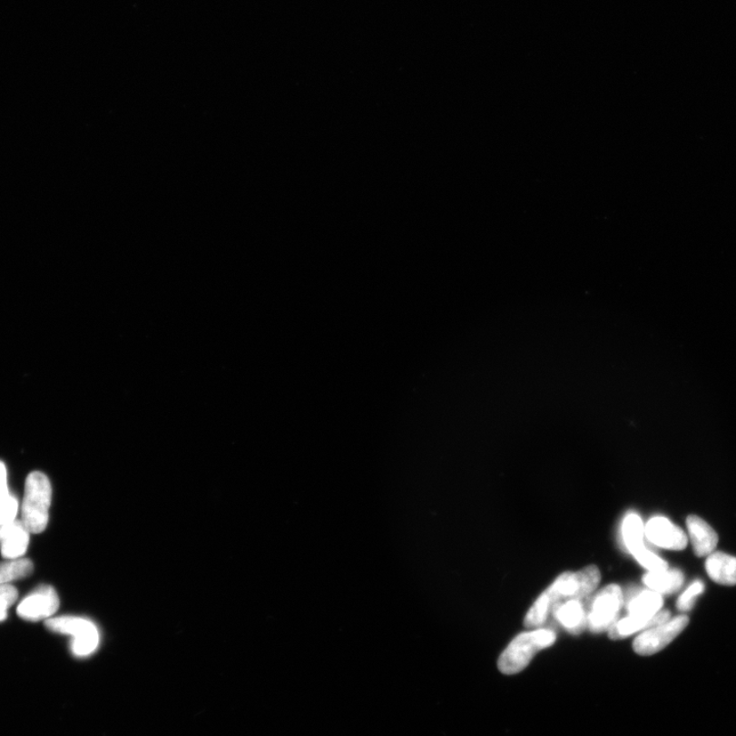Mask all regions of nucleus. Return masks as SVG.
Instances as JSON below:
<instances>
[{
    "label": "nucleus",
    "mask_w": 736,
    "mask_h": 736,
    "mask_svg": "<svg viewBox=\"0 0 736 736\" xmlns=\"http://www.w3.org/2000/svg\"><path fill=\"white\" fill-rule=\"evenodd\" d=\"M53 489L50 480L40 472L28 476L22 505V519L30 533H43L50 517Z\"/></svg>",
    "instance_id": "nucleus-2"
},
{
    "label": "nucleus",
    "mask_w": 736,
    "mask_h": 736,
    "mask_svg": "<svg viewBox=\"0 0 736 736\" xmlns=\"http://www.w3.org/2000/svg\"><path fill=\"white\" fill-rule=\"evenodd\" d=\"M686 525L695 554L702 557L715 552L718 535L706 521L698 515H692L687 517Z\"/></svg>",
    "instance_id": "nucleus-11"
},
{
    "label": "nucleus",
    "mask_w": 736,
    "mask_h": 736,
    "mask_svg": "<svg viewBox=\"0 0 736 736\" xmlns=\"http://www.w3.org/2000/svg\"><path fill=\"white\" fill-rule=\"evenodd\" d=\"M643 584L652 592L659 594H672L678 592L684 584V575L677 569H667L660 572H649L643 578Z\"/></svg>",
    "instance_id": "nucleus-15"
},
{
    "label": "nucleus",
    "mask_w": 736,
    "mask_h": 736,
    "mask_svg": "<svg viewBox=\"0 0 736 736\" xmlns=\"http://www.w3.org/2000/svg\"><path fill=\"white\" fill-rule=\"evenodd\" d=\"M689 623L690 618L686 614H681L660 625L646 629L634 639V652L641 656H652V654L664 650L682 633Z\"/></svg>",
    "instance_id": "nucleus-6"
},
{
    "label": "nucleus",
    "mask_w": 736,
    "mask_h": 736,
    "mask_svg": "<svg viewBox=\"0 0 736 736\" xmlns=\"http://www.w3.org/2000/svg\"><path fill=\"white\" fill-rule=\"evenodd\" d=\"M627 610L630 616L653 619L664 605L662 596L652 590L631 589L627 595Z\"/></svg>",
    "instance_id": "nucleus-12"
},
{
    "label": "nucleus",
    "mask_w": 736,
    "mask_h": 736,
    "mask_svg": "<svg viewBox=\"0 0 736 736\" xmlns=\"http://www.w3.org/2000/svg\"><path fill=\"white\" fill-rule=\"evenodd\" d=\"M30 534L21 520L0 525V552L5 560L20 559L26 554Z\"/></svg>",
    "instance_id": "nucleus-9"
},
{
    "label": "nucleus",
    "mask_w": 736,
    "mask_h": 736,
    "mask_svg": "<svg viewBox=\"0 0 736 736\" xmlns=\"http://www.w3.org/2000/svg\"><path fill=\"white\" fill-rule=\"evenodd\" d=\"M705 592V585L701 581H694L689 587L684 590V593L679 596L677 601V609L682 613H687L692 610L695 598Z\"/></svg>",
    "instance_id": "nucleus-19"
},
{
    "label": "nucleus",
    "mask_w": 736,
    "mask_h": 736,
    "mask_svg": "<svg viewBox=\"0 0 736 736\" xmlns=\"http://www.w3.org/2000/svg\"><path fill=\"white\" fill-rule=\"evenodd\" d=\"M18 600V590L12 585H0V611L7 612Z\"/></svg>",
    "instance_id": "nucleus-22"
},
{
    "label": "nucleus",
    "mask_w": 736,
    "mask_h": 736,
    "mask_svg": "<svg viewBox=\"0 0 736 736\" xmlns=\"http://www.w3.org/2000/svg\"><path fill=\"white\" fill-rule=\"evenodd\" d=\"M671 619V613L667 610L660 611L653 619H644L635 616H629L617 621L609 630V636L611 639H623L639 631L649 629L662 624Z\"/></svg>",
    "instance_id": "nucleus-14"
},
{
    "label": "nucleus",
    "mask_w": 736,
    "mask_h": 736,
    "mask_svg": "<svg viewBox=\"0 0 736 736\" xmlns=\"http://www.w3.org/2000/svg\"><path fill=\"white\" fill-rule=\"evenodd\" d=\"M555 641V633L548 629H536L517 635L501 654L498 668L505 675L520 673L537 653L549 648Z\"/></svg>",
    "instance_id": "nucleus-1"
},
{
    "label": "nucleus",
    "mask_w": 736,
    "mask_h": 736,
    "mask_svg": "<svg viewBox=\"0 0 736 736\" xmlns=\"http://www.w3.org/2000/svg\"><path fill=\"white\" fill-rule=\"evenodd\" d=\"M644 536V525L641 516L633 513L628 514L622 524V537L628 552L633 556L645 548Z\"/></svg>",
    "instance_id": "nucleus-16"
},
{
    "label": "nucleus",
    "mask_w": 736,
    "mask_h": 736,
    "mask_svg": "<svg viewBox=\"0 0 736 736\" xmlns=\"http://www.w3.org/2000/svg\"><path fill=\"white\" fill-rule=\"evenodd\" d=\"M7 618V612L0 611V622L5 621Z\"/></svg>",
    "instance_id": "nucleus-24"
},
{
    "label": "nucleus",
    "mask_w": 736,
    "mask_h": 736,
    "mask_svg": "<svg viewBox=\"0 0 736 736\" xmlns=\"http://www.w3.org/2000/svg\"><path fill=\"white\" fill-rule=\"evenodd\" d=\"M19 501L13 495L0 497V525L17 520Z\"/></svg>",
    "instance_id": "nucleus-21"
},
{
    "label": "nucleus",
    "mask_w": 736,
    "mask_h": 736,
    "mask_svg": "<svg viewBox=\"0 0 736 736\" xmlns=\"http://www.w3.org/2000/svg\"><path fill=\"white\" fill-rule=\"evenodd\" d=\"M644 535L653 545L670 550H683L689 540L682 528L664 516H654L644 525Z\"/></svg>",
    "instance_id": "nucleus-8"
},
{
    "label": "nucleus",
    "mask_w": 736,
    "mask_h": 736,
    "mask_svg": "<svg viewBox=\"0 0 736 736\" xmlns=\"http://www.w3.org/2000/svg\"><path fill=\"white\" fill-rule=\"evenodd\" d=\"M634 559L649 572H660L669 569L667 562L662 560L648 548H643L634 555Z\"/></svg>",
    "instance_id": "nucleus-20"
},
{
    "label": "nucleus",
    "mask_w": 736,
    "mask_h": 736,
    "mask_svg": "<svg viewBox=\"0 0 736 736\" xmlns=\"http://www.w3.org/2000/svg\"><path fill=\"white\" fill-rule=\"evenodd\" d=\"M706 571L709 577L720 585H736V557L724 553L708 555Z\"/></svg>",
    "instance_id": "nucleus-13"
},
{
    "label": "nucleus",
    "mask_w": 736,
    "mask_h": 736,
    "mask_svg": "<svg viewBox=\"0 0 736 736\" xmlns=\"http://www.w3.org/2000/svg\"><path fill=\"white\" fill-rule=\"evenodd\" d=\"M45 626L53 633L73 637L72 652L77 657H86L98 649L99 629L92 621L80 617H56L46 620Z\"/></svg>",
    "instance_id": "nucleus-4"
},
{
    "label": "nucleus",
    "mask_w": 736,
    "mask_h": 736,
    "mask_svg": "<svg viewBox=\"0 0 736 736\" xmlns=\"http://www.w3.org/2000/svg\"><path fill=\"white\" fill-rule=\"evenodd\" d=\"M590 601L584 598L564 602L555 605L552 613L568 633L578 635L587 627Z\"/></svg>",
    "instance_id": "nucleus-10"
},
{
    "label": "nucleus",
    "mask_w": 736,
    "mask_h": 736,
    "mask_svg": "<svg viewBox=\"0 0 736 736\" xmlns=\"http://www.w3.org/2000/svg\"><path fill=\"white\" fill-rule=\"evenodd\" d=\"M34 570V563L23 557L0 563V585H9L13 581L26 578Z\"/></svg>",
    "instance_id": "nucleus-17"
},
{
    "label": "nucleus",
    "mask_w": 736,
    "mask_h": 736,
    "mask_svg": "<svg viewBox=\"0 0 736 736\" xmlns=\"http://www.w3.org/2000/svg\"><path fill=\"white\" fill-rule=\"evenodd\" d=\"M60 598L50 585H40L19 604L17 613L27 621L51 619L59 610Z\"/></svg>",
    "instance_id": "nucleus-7"
},
{
    "label": "nucleus",
    "mask_w": 736,
    "mask_h": 736,
    "mask_svg": "<svg viewBox=\"0 0 736 736\" xmlns=\"http://www.w3.org/2000/svg\"><path fill=\"white\" fill-rule=\"evenodd\" d=\"M550 613H552V609H550L547 597L545 594H542L525 614V626L537 628L544 625Z\"/></svg>",
    "instance_id": "nucleus-18"
},
{
    "label": "nucleus",
    "mask_w": 736,
    "mask_h": 736,
    "mask_svg": "<svg viewBox=\"0 0 736 736\" xmlns=\"http://www.w3.org/2000/svg\"><path fill=\"white\" fill-rule=\"evenodd\" d=\"M11 495L9 486H7V474L4 463L0 462V497Z\"/></svg>",
    "instance_id": "nucleus-23"
},
{
    "label": "nucleus",
    "mask_w": 736,
    "mask_h": 736,
    "mask_svg": "<svg viewBox=\"0 0 736 736\" xmlns=\"http://www.w3.org/2000/svg\"><path fill=\"white\" fill-rule=\"evenodd\" d=\"M601 578V572L595 565H588L576 573L562 574L544 593L550 609L553 612L559 604L589 597L600 584Z\"/></svg>",
    "instance_id": "nucleus-3"
},
{
    "label": "nucleus",
    "mask_w": 736,
    "mask_h": 736,
    "mask_svg": "<svg viewBox=\"0 0 736 736\" xmlns=\"http://www.w3.org/2000/svg\"><path fill=\"white\" fill-rule=\"evenodd\" d=\"M624 604L622 589L616 584L604 587L590 601L587 627L593 633H603L617 622Z\"/></svg>",
    "instance_id": "nucleus-5"
}]
</instances>
